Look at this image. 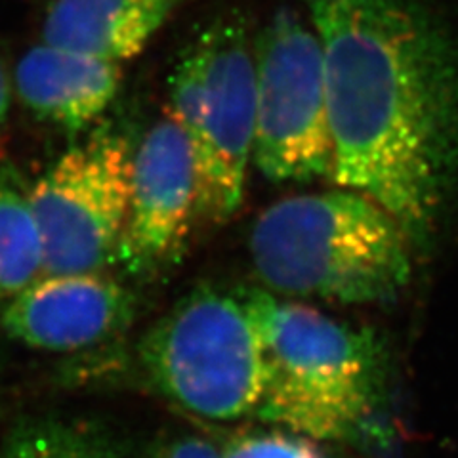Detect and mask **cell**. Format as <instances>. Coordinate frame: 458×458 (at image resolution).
I'll list each match as a JSON object with an SVG mask.
<instances>
[{"label":"cell","mask_w":458,"mask_h":458,"mask_svg":"<svg viewBox=\"0 0 458 458\" xmlns=\"http://www.w3.org/2000/svg\"><path fill=\"white\" fill-rule=\"evenodd\" d=\"M132 161L131 138L104 124L29 185L45 252L42 274H86L113 264L131 200Z\"/></svg>","instance_id":"7"},{"label":"cell","mask_w":458,"mask_h":458,"mask_svg":"<svg viewBox=\"0 0 458 458\" xmlns=\"http://www.w3.org/2000/svg\"><path fill=\"white\" fill-rule=\"evenodd\" d=\"M146 458H222V451L200 436H176L155 445Z\"/></svg>","instance_id":"15"},{"label":"cell","mask_w":458,"mask_h":458,"mask_svg":"<svg viewBox=\"0 0 458 458\" xmlns=\"http://www.w3.org/2000/svg\"><path fill=\"white\" fill-rule=\"evenodd\" d=\"M10 81L4 73V69L0 67V128L6 123L8 117V111H10Z\"/></svg>","instance_id":"16"},{"label":"cell","mask_w":458,"mask_h":458,"mask_svg":"<svg viewBox=\"0 0 458 458\" xmlns=\"http://www.w3.org/2000/svg\"><path fill=\"white\" fill-rule=\"evenodd\" d=\"M256 124L252 161L276 183L333 176L323 52L318 33L291 8L254 40Z\"/></svg>","instance_id":"6"},{"label":"cell","mask_w":458,"mask_h":458,"mask_svg":"<svg viewBox=\"0 0 458 458\" xmlns=\"http://www.w3.org/2000/svg\"><path fill=\"white\" fill-rule=\"evenodd\" d=\"M237 293L260 346L256 417L315 441L382 437L390 388L384 338L260 289Z\"/></svg>","instance_id":"2"},{"label":"cell","mask_w":458,"mask_h":458,"mask_svg":"<svg viewBox=\"0 0 458 458\" xmlns=\"http://www.w3.org/2000/svg\"><path fill=\"white\" fill-rule=\"evenodd\" d=\"M132 293L99 271L33 281L0 313L4 333L42 352H79L126 331L134 319Z\"/></svg>","instance_id":"9"},{"label":"cell","mask_w":458,"mask_h":458,"mask_svg":"<svg viewBox=\"0 0 458 458\" xmlns=\"http://www.w3.org/2000/svg\"><path fill=\"white\" fill-rule=\"evenodd\" d=\"M168 117L193 151L197 218L229 220L254 148L256 65L245 16L212 20L183 47L168 79Z\"/></svg>","instance_id":"4"},{"label":"cell","mask_w":458,"mask_h":458,"mask_svg":"<svg viewBox=\"0 0 458 458\" xmlns=\"http://www.w3.org/2000/svg\"><path fill=\"white\" fill-rule=\"evenodd\" d=\"M3 458H119V451L92 422L42 419L13 429Z\"/></svg>","instance_id":"13"},{"label":"cell","mask_w":458,"mask_h":458,"mask_svg":"<svg viewBox=\"0 0 458 458\" xmlns=\"http://www.w3.org/2000/svg\"><path fill=\"white\" fill-rule=\"evenodd\" d=\"M340 188L428 249L458 190V40L420 0H304Z\"/></svg>","instance_id":"1"},{"label":"cell","mask_w":458,"mask_h":458,"mask_svg":"<svg viewBox=\"0 0 458 458\" xmlns=\"http://www.w3.org/2000/svg\"><path fill=\"white\" fill-rule=\"evenodd\" d=\"M119 84V64L47 42L29 50L16 69L21 104L67 134L89 131L111 106Z\"/></svg>","instance_id":"10"},{"label":"cell","mask_w":458,"mask_h":458,"mask_svg":"<svg viewBox=\"0 0 458 458\" xmlns=\"http://www.w3.org/2000/svg\"><path fill=\"white\" fill-rule=\"evenodd\" d=\"M256 276L279 294L342 304H386L412 276V242L370 197L335 190L283 199L250 232Z\"/></svg>","instance_id":"3"},{"label":"cell","mask_w":458,"mask_h":458,"mask_svg":"<svg viewBox=\"0 0 458 458\" xmlns=\"http://www.w3.org/2000/svg\"><path fill=\"white\" fill-rule=\"evenodd\" d=\"M140 361L157 392L200 419L249 417L260 399V346L239 293L185 294L143 336Z\"/></svg>","instance_id":"5"},{"label":"cell","mask_w":458,"mask_h":458,"mask_svg":"<svg viewBox=\"0 0 458 458\" xmlns=\"http://www.w3.org/2000/svg\"><path fill=\"white\" fill-rule=\"evenodd\" d=\"M45 271V252L29 205V185L13 166L0 168V313Z\"/></svg>","instance_id":"12"},{"label":"cell","mask_w":458,"mask_h":458,"mask_svg":"<svg viewBox=\"0 0 458 458\" xmlns=\"http://www.w3.org/2000/svg\"><path fill=\"white\" fill-rule=\"evenodd\" d=\"M197 218V174L188 136L170 117L134 149L131 200L113 262L153 279L180 262Z\"/></svg>","instance_id":"8"},{"label":"cell","mask_w":458,"mask_h":458,"mask_svg":"<svg viewBox=\"0 0 458 458\" xmlns=\"http://www.w3.org/2000/svg\"><path fill=\"white\" fill-rule=\"evenodd\" d=\"M180 0H55L42 29L47 45L124 62L138 55Z\"/></svg>","instance_id":"11"},{"label":"cell","mask_w":458,"mask_h":458,"mask_svg":"<svg viewBox=\"0 0 458 458\" xmlns=\"http://www.w3.org/2000/svg\"><path fill=\"white\" fill-rule=\"evenodd\" d=\"M222 458H328L318 441L289 429L237 434L225 443Z\"/></svg>","instance_id":"14"}]
</instances>
